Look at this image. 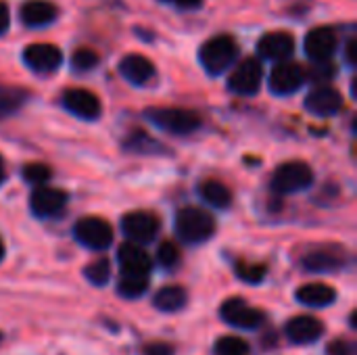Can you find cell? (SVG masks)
<instances>
[{
	"label": "cell",
	"mask_w": 357,
	"mask_h": 355,
	"mask_svg": "<svg viewBox=\"0 0 357 355\" xmlns=\"http://www.w3.org/2000/svg\"><path fill=\"white\" fill-rule=\"evenodd\" d=\"M23 178L31 184H44L50 178V167L44 163H29L23 167Z\"/></svg>",
	"instance_id": "f546056e"
},
{
	"label": "cell",
	"mask_w": 357,
	"mask_h": 355,
	"mask_svg": "<svg viewBox=\"0 0 357 355\" xmlns=\"http://www.w3.org/2000/svg\"><path fill=\"white\" fill-rule=\"evenodd\" d=\"M23 61L33 71H52L61 65L63 54L54 44H31L23 50Z\"/></svg>",
	"instance_id": "2e32d148"
},
{
	"label": "cell",
	"mask_w": 357,
	"mask_h": 355,
	"mask_svg": "<svg viewBox=\"0 0 357 355\" xmlns=\"http://www.w3.org/2000/svg\"><path fill=\"white\" fill-rule=\"evenodd\" d=\"M96 63H98V54H96L94 50H90V48H79V50L73 54V59H71V65H73L77 71H88V69H92Z\"/></svg>",
	"instance_id": "4dcf8cb0"
},
{
	"label": "cell",
	"mask_w": 357,
	"mask_h": 355,
	"mask_svg": "<svg viewBox=\"0 0 357 355\" xmlns=\"http://www.w3.org/2000/svg\"><path fill=\"white\" fill-rule=\"evenodd\" d=\"M305 75L301 71L299 65H291V63H284L280 61L274 69H272V75H270V88L274 94H280V96H287V94H293L301 88Z\"/></svg>",
	"instance_id": "8fae6325"
},
{
	"label": "cell",
	"mask_w": 357,
	"mask_h": 355,
	"mask_svg": "<svg viewBox=\"0 0 357 355\" xmlns=\"http://www.w3.org/2000/svg\"><path fill=\"white\" fill-rule=\"evenodd\" d=\"M149 289V276L142 274H121L117 282V293L126 299H136Z\"/></svg>",
	"instance_id": "cb8c5ba5"
},
{
	"label": "cell",
	"mask_w": 357,
	"mask_h": 355,
	"mask_svg": "<svg viewBox=\"0 0 357 355\" xmlns=\"http://www.w3.org/2000/svg\"><path fill=\"white\" fill-rule=\"evenodd\" d=\"M236 276L249 285H257L266 278V266H257V264L251 266V264L241 262V264H236Z\"/></svg>",
	"instance_id": "4316f807"
},
{
	"label": "cell",
	"mask_w": 357,
	"mask_h": 355,
	"mask_svg": "<svg viewBox=\"0 0 357 355\" xmlns=\"http://www.w3.org/2000/svg\"><path fill=\"white\" fill-rule=\"evenodd\" d=\"M186 299H188V295H186V291H184L182 287L169 285V287H163V289L157 291L153 303H155V308H157L159 312H163V314H174V312H180V310L186 305Z\"/></svg>",
	"instance_id": "7402d4cb"
},
{
	"label": "cell",
	"mask_w": 357,
	"mask_h": 355,
	"mask_svg": "<svg viewBox=\"0 0 357 355\" xmlns=\"http://www.w3.org/2000/svg\"><path fill=\"white\" fill-rule=\"evenodd\" d=\"M4 176H6L4 174V163H2V157H0V184L4 182Z\"/></svg>",
	"instance_id": "8d00e7d4"
},
{
	"label": "cell",
	"mask_w": 357,
	"mask_h": 355,
	"mask_svg": "<svg viewBox=\"0 0 357 355\" xmlns=\"http://www.w3.org/2000/svg\"><path fill=\"white\" fill-rule=\"evenodd\" d=\"M199 192H201V199H203V201H207L209 205L220 207V209L230 207V203H232V192L228 190V186H224V184L218 182V180H207V182H203L201 188H199Z\"/></svg>",
	"instance_id": "603a6c76"
},
{
	"label": "cell",
	"mask_w": 357,
	"mask_h": 355,
	"mask_svg": "<svg viewBox=\"0 0 357 355\" xmlns=\"http://www.w3.org/2000/svg\"><path fill=\"white\" fill-rule=\"evenodd\" d=\"M63 105L69 113L82 119H96L100 115V100L96 94L84 88H69L63 94Z\"/></svg>",
	"instance_id": "9c48e42d"
},
{
	"label": "cell",
	"mask_w": 357,
	"mask_h": 355,
	"mask_svg": "<svg viewBox=\"0 0 357 355\" xmlns=\"http://www.w3.org/2000/svg\"><path fill=\"white\" fill-rule=\"evenodd\" d=\"M65 205H67V195L59 188H48V186L36 188L29 199V207H31L33 216H38V218L56 216L59 211H63Z\"/></svg>",
	"instance_id": "4fadbf2b"
},
{
	"label": "cell",
	"mask_w": 357,
	"mask_h": 355,
	"mask_svg": "<svg viewBox=\"0 0 357 355\" xmlns=\"http://www.w3.org/2000/svg\"><path fill=\"white\" fill-rule=\"evenodd\" d=\"M117 262L121 266V274H142V276H149V272L153 268V262H151L149 253L140 245H136V243L121 245L119 251H117Z\"/></svg>",
	"instance_id": "e0dca14e"
},
{
	"label": "cell",
	"mask_w": 357,
	"mask_h": 355,
	"mask_svg": "<svg viewBox=\"0 0 357 355\" xmlns=\"http://www.w3.org/2000/svg\"><path fill=\"white\" fill-rule=\"evenodd\" d=\"M84 276L88 282H92L94 287H102L109 282V276H111V266L107 259H96L94 264H90L86 270H84Z\"/></svg>",
	"instance_id": "484cf974"
},
{
	"label": "cell",
	"mask_w": 357,
	"mask_h": 355,
	"mask_svg": "<svg viewBox=\"0 0 357 355\" xmlns=\"http://www.w3.org/2000/svg\"><path fill=\"white\" fill-rule=\"evenodd\" d=\"M287 337L295 345H310L316 343L324 335V324L314 316H297L287 322Z\"/></svg>",
	"instance_id": "5bb4252c"
},
{
	"label": "cell",
	"mask_w": 357,
	"mask_h": 355,
	"mask_svg": "<svg viewBox=\"0 0 357 355\" xmlns=\"http://www.w3.org/2000/svg\"><path fill=\"white\" fill-rule=\"evenodd\" d=\"M144 355H174V347L167 343H151L144 347Z\"/></svg>",
	"instance_id": "d6a6232c"
},
{
	"label": "cell",
	"mask_w": 357,
	"mask_h": 355,
	"mask_svg": "<svg viewBox=\"0 0 357 355\" xmlns=\"http://www.w3.org/2000/svg\"><path fill=\"white\" fill-rule=\"evenodd\" d=\"M236 54H238V46L230 36H215L201 46L199 59L209 73L218 75L224 73L234 63Z\"/></svg>",
	"instance_id": "7a4b0ae2"
},
{
	"label": "cell",
	"mask_w": 357,
	"mask_h": 355,
	"mask_svg": "<svg viewBox=\"0 0 357 355\" xmlns=\"http://www.w3.org/2000/svg\"><path fill=\"white\" fill-rule=\"evenodd\" d=\"M4 257V245H2V241H0V259Z\"/></svg>",
	"instance_id": "74e56055"
},
{
	"label": "cell",
	"mask_w": 357,
	"mask_h": 355,
	"mask_svg": "<svg viewBox=\"0 0 357 355\" xmlns=\"http://www.w3.org/2000/svg\"><path fill=\"white\" fill-rule=\"evenodd\" d=\"M23 103V94L17 88L0 86V113H10Z\"/></svg>",
	"instance_id": "f1b7e54d"
},
{
	"label": "cell",
	"mask_w": 357,
	"mask_h": 355,
	"mask_svg": "<svg viewBox=\"0 0 357 355\" xmlns=\"http://www.w3.org/2000/svg\"><path fill=\"white\" fill-rule=\"evenodd\" d=\"M312 182H314V172L303 161H291V163L280 165L272 178L274 190L282 192V195L305 190L307 186H312Z\"/></svg>",
	"instance_id": "3957f363"
},
{
	"label": "cell",
	"mask_w": 357,
	"mask_h": 355,
	"mask_svg": "<svg viewBox=\"0 0 357 355\" xmlns=\"http://www.w3.org/2000/svg\"><path fill=\"white\" fill-rule=\"evenodd\" d=\"M73 234L77 243L94 251H102L113 243V228L100 218H82L75 224Z\"/></svg>",
	"instance_id": "8992f818"
},
{
	"label": "cell",
	"mask_w": 357,
	"mask_h": 355,
	"mask_svg": "<svg viewBox=\"0 0 357 355\" xmlns=\"http://www.w3.org/2000/svg\"><path fill=\"white\" fill-rule=\"evenodd\" d=\"M345 266L343 253L337 251H328V249H320V251H312L303 257V268L307 272L314 274H324V272H337Z\"/></svg>",
	"instance_id": "44dd1931"
},
{
	"label": "cell",
	"mask_w": 357,
	"mask_h": 355,
	"mask_svg": "<svg viewBox=\"0 0 357 355\" xmlns=\"http://www.w3.org/2000/svg\"><path fill=\"white\" fill-rule=\"evenodd\" d=\"M305 109L318 117H331L343 109V96L331 86H320L307 94Z\"/></svg>",
	"instance_id": "30bf717a"
},
{
	"label": "cell",
	"mask_w": 357,
	"mask_h": 355,
	"mask_svg": "<svg viewBox=\"0 0 357 355\" xmlns=\"http://www.w3.org/2000/svg\"><path fill=\"white\" fill-rule=\"evenodd\" d=\"M0 339H2V335H0Z\"/></svg>",
	"instance_id": "f35d334b"
},
{
	"label": "cell",
	"mask_w": 357,
	"mask_h": 355,
	"mask_svg": "<svg viewBox=\"0 0 357 355\" xmlns=\"http://www.w3.org/2000/svg\"><path fill=\"white\" fill-rule=\"evenodd\" d=\"M337 50V33L331 27H314L305 36V52L312 61L324 63Z\"/></svg>",
	"instance_id": "7c38bea8"
},
{
	"label": "cell",
	"mask_w": 357,
	"mask_h": 355,
	"mask_svg": "<svg viewBox=\"0 0 357 355\" xmlns=\"http://www.w3.org/2000/svg\"><path fill=\"white\" fill-rule=\"evenodd\" d=\"M228 86L232 92L243 94V96H253L257 94L261 86V65L257 59H245L230 75Z\"/></svg>",
	"instance_id": "ba28073f"
},
{
	"label": "cell",
	"mask_w": 357,
	"mask_h": 355,
	"mask_svg": "<svg viewBox=\"0 0 357 355\" xmlns=\"http://www.w3.org/2000/svg\"><path fill=\"white\" fill-rule=\"evenodd\" d=\"M297 301L307 308H328L337 301V291L324 282H310L297 291Z\"/></svg>",
	"instance_id": "d6986e66"
},
{
	"label": "cell",
	"mask_w": 357,
	"mask_h": 355,
	"mask_svg": "<svg viewBox=\"0 0 357 355\" xmlns=\"http://www.w3.org/2000/svg\"><path fill=\"white\" fill-rule=\"evenodd\" d=\"M146 115L157 128L169 134H190L201 126V117L186 109H151Z\"/></svg>",
	"instance_id": "277c9868"
},
{
	"label": "cell",
	"mask_w": 357,
	"mask_h": 355,
	"mask_svg": "<svg viewBox=\"0 0 357 355\" xmlns=\"http://www.w3.org/2000/svg\"><path fill=\"white\" fill-rule=\"evenodd\" d=\"M121 230L132 243L144 245L157 236L159 220L149 211H132V213H126L121 218Z\"/></svg>",
	"instance_id": "52a82bcc"
},
{
	"label": "cell",
	"mask_w": 357,
	"mask_h": 355,
	"mask_svg": "<svg viewBox=\"0 0 357 355\" xmlns=\"http://www.w3.org/2000/svg\"><path fill=\"white\" fill-rule=\"evenodd\" d=\"M220 316L226 324L234 328H245V331H255L266 322V314L257 308H251L241 297H232L224 301L220 308Z\"/></svg>",
	"instance_id": "5b68a950"
},
{
	"label": "cell",
	"mask_w": 357,
	"mask_h": 355,
	"mask_svg": "<svg viewBox=\"0 0 357 355\" xmlns=\"http://www.w3.org/2000/svg\"><path fill=\"white\" fill-rule=\"evenodd\" d=\"M56 17V6L48 0H29L21 6V21L27 27H42L52 23Z\"/></svg>",
	"instance_id": "ffe728a7"
},
{
	"label": "cell",
	"mask_w": 357,
	"mask_h": 355,
	"mask_svg": "<svg viewBox=\"0 0 357 355\" xmlns=\"http://www.w3.org/2000/svg\"><path fill=\"white\" fill-rule=\"evenodd\" d=\"M8 29V8L4 2H0V33Z\"/></svg>",
	"instance_id": "d590c367"
},
{
	"label": "cell",
	"mask_w": 357,
	"mask_h": 355,
	"mask_svg": "<svg viewBox=\"0 0 357 355\" xmlns=\"http://www.w3.org/2000/svg\"><path fill=\"white\" fill-rule=\"evenodd\" d=\"M293 50H295V42H293V36L287 31L266 33L257 44V52L268 61H287L291 59Z\"/></svg>",
	"instance_id": "9a60e30c"
},
{
	"label": "cell",
	"mask_w": 357,
	"mask_h": 355,
	"mask_svg": "<svg viewBox=\"0 0 357 355\" xmlns=\"http://www.w3.org/2000/svg\"><path fill=\"white\" fill-rule=\"evenodd\" d=\"M215 230L213 218L199 207H184L176 216V232L184 243L197 245L211 239Z\"/></svg>",
	"instance_id": "6da1fadb"
},
{
	"label": "cell",
	"mask_w": 357,
	"mask_h": 355,
	"mask_svg": "<svg viewBox=\"0 0 357 355\" xmlns=\"http://www.w3.org/2000/svg\"><path fill=\"white\" fill-rule=\"evenodd\" d=\"M163 2H172L180 8H199L201 6V0H163Z\"/></svg>",
	"instance_id": "e575fe53"
},
{
	"label": "cell",
	"mask_w": 357,
	"mask_h": 355,
	"mask_svg": "<svg viewBox=\"0 0 357 355\" xmlns=\"http://www.w3.org/2000/svg\"><path fill=\"white\" fill-rule=\"evenodd\" d=\"M326 355H356V343L349 339H335L326 347Z\"/></svg>",
	"instance_id": "1f68e13d"
},
{
	"label": "cell",
	"mask_w": 357,
	"mask_h": 355,
	"mask_svg": "<svg viewBox=\"0 0 357 355\" xmlns=\"http://www.w3.org/2000/svg\"><path fill=\"white\" fill-rule=\"evenodd\" d=\"M213 355H251V347L241 337H222L215 341Z\"/></svg>",
	"instance_id": "d4e9b609"
},
{
	"label": "cell",
	"mask_w": 357,
	"mask_h": 355,
	"mask_svg": "<svg viewBox=\"0 0 357 355\" xmlns=\"http://www.w3.org/2000/svg\"><path fill=\"white\" fill-rule=\"evenodd\" d=\"M347 61H349V65H357V40L356 38H351L349 42H347Z\"/></svg>",
	"instance_id": "836d02e7"
},
{
	"label": "cell",
	"mask_w": 357,
	"mask_h": 355,
	"mask_svg": "<svg viewBox=\"0 0 357 355\" xmlns=\"http://www.w3.org/2000/svg\"><path fill=\"white\" fill-rule=\"evenodd\" d=\"M119 73H121L128 82H132V84H136V86H142V84H146V82L153 80V75H155V65H153L146 56H142V54H128V56H123L121 63H119Z\"/></svg>",
	"instance_id": "ac0fdd59"
},
{
	"label": "cell",
	"mask_w": 357,
	"mask_h": 355,
	"mask_svg": "<svg viewBox=\"0 0 357 355\" xmlns=\"http://www.w3.org/2000/svg\"><path fill=\"white\" fill-rule=\"evenodd\" d=\"M157 262H159V266H163V268H176L178 262H180V251H178V247H176L174 243H169V241L161 243L159 249H157Z\"/></svg>",
	"instance_id": "83f0119b"
}]
</instances>
